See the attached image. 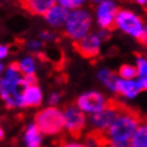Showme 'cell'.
I'll list each match as a JSON object with an SVG mask.
<instances>
[{
	"instance_id": "6da1fadb",
	"label": "cell",
	"mask_w": 147,
	"mask_h": 147,
	"mask_svg": "<svg viewBox=\"0 0 147 147\" xmlns=\"http://www.w3.org/2000/svg\"><path fill=\"white\" fill-rule=\"evenodd\" d=\"M142 121L138 113L125 107L106 131L110 147H131L130 142Z\"/></svg>"
},
{
	"instance_id": "7a4b0ae2",
	"label": "cell",
	"mask_w": 147,
	"mask_h": 147,
	"mask_svg": "<svg viewBox=\"0 0 147 147\" xmlns=\"http://www.w3.org/2000/svg\"><path fill=\"white\" fill-rule=\"evenodd\" d=\"M23 78L19 62H13L9 65L5 76L0 79V96L6 107H20L21 91L19 87L23 86Z\"/></svg>"
},
{
	"instance_id": "3957f363",
	"label": "cell",
	"mask_w": 147,
	"mask_h": 147,
	"mask_svg": "<svg viewBox=\"0 0 147 147\" xmlns=\"http://www.w3.org/2000/svg\"><path fill=\"white\" fill-rule=\"evenodd\" d=\"M115 26L119 28L121 31L126 32L127 35L137 39L138 41L147 44V26L141 18L135 13L120 9L116 15Z\"/></svg>"
},
{
	"instance_id": "277c9868",
	"label": "cell",
	"mask_w": 147,
	"mask_h": 147,
	"mask_svg": "<svg viewBox=\"0 0 147 147\" xmlns=\"http://www.w3.org/2000/svg\"><path fill=\"white\" fill-rule=\"evenodd\" d=\"M35 125L41 134L57 135L65 127L64 112L54 106L46 107L35 115Z\"/></svg>"
},
{
	"instance_id": "5b68a950",
	"label": "cell",
	"mask_w": 147,
	"mask_h": 147,
	"mask_svg": "<svg viewBox=\"0 0 147 147\" xmlns=\"http://www.w3.org/2000/svg\"><path fill=\"white\" fill-rule=\"evenodd\" d=\"M91 24L92 20L90 13L82 9H76L69 14L65 24V35L74 39L75 41L80 40L89 34Z\"/></svg>"
},
{
	"instance_id": "8992f818",
	"label": "cell",
	"mask_w": 147,
	"mask_h": 147,
	"mask_svg": "<svg viewBox=\"0 0 147 147\" xmlns=\"http://www.w3.org/2000/svg\"><path fill=\"white\" fill-rule=\"evenodd\" d=\"M126 107L122 104H120L116 100H109L106 107L102 111L94 113L90 119V122L92 125L94 130L106 132L110 128V126L115 122L117 116L122 112V110Z\"/></svg>"
},
{
	"instance_id": "52a82bcc",
	"label": "cell",
	"mask_w": 147,
	"mask_h": 147,
	"mask_svg": "<svg viewBox=\"0 0 147 147\" xmlns=\"http://www.w3.org/2000/svg\"><path fill=\"white\" fill-rule=\"evenodd\" d=\"M65 127L72 137H80L86 127V117L76 104L66 105L64 109Z\"/></svg>"
},
{
	"instance_id": "ba28073f",
	"label": "cell",
	"mask_w": 147,
	"mask_h": 147,
	"mask_svg": "<svg viewBox=\"0 0 147 147\" xmlns=\"http://www.w3.org/2000/svg\"><path fill=\"white\" fill-rule=\"evenodd\" d=\"M107 102L109 100H106L102 94L96 92V91H89V92L80 95L75 104L82 112L94 115V113L102 111L106 107Z\"/></svg>"
},
{
	"instance_id": "9c48e42d",
	"label": "cell",
	"mask_w": 147,
	"mask_h": 147,
	"mask_svg": "<svg viewBox=\"0 0 147 147\" xmlns=\"http://www.w3.org/2000/svg\"><path fill=\"white\" fill-rule=\"evenodd\" d=\"M101 46V36L98 32H91L84 36L82 39L76 40L74 42V47L81 56L86 59L96 57L100 53Z\"/></svg>"
},
{
	"instance_id": "30bf717a",
	"label": "cell",
	"mask_w": 147,
	"mask_h": 147,
	"mask_svg": "<svg viewBox=\"0 0 147 147\" xmlns=\"http://www.w3.org/2000/svg\"><path fill=\"white\" fill-rule=\"evenodd\" d=\"M116 4L111 0H102L97 6V24L102 30H111L115 28V20L117 15Z\"/></svg>"
},
{
	"instance_id": "8fae6325",
	"label": "cell",
	"mask_w": 147,
	"mask_h": 147,
	"mask_svg": "<svg viewBox=\"0 0 147 147\" xmlns=\"http://www.w3.org/2000/svg\"><path fill=\"white\" fill-rule=\"evenodd\" d=\"M42 102V92L38 85L26 86L21 90L20 107H38Z\"/></svg>"
},
{
	"instance_id": "7c38bea8",
	"label": "cell",
	"mask_w": 147,
	"mask_h": 147,
	"mask_svg": "<svg viewBox=\"0 0 147 147\" xmlns=\"http://www.w3.org/2000/svg\"><path fill=\"white\" fill-rule=\"evenodd\" d=\"M57 0H20L23 8L32 15H45Z\"/></svg>"
},
{
	"instance_id": "4fadbf2b",
	"label": "cell",
	"mask_w": 147,
	"mask_h": 147,
	"mask_svg": "<svg viewBox=\"0 0 147 147\" xmlns=\"http://www.w3.org/2000/svg\"><path fill=\"white\" fill-rule=\"evenodd\" d=\"M141 91H142V86H141L140 80L138 81H135V80L119 79V81L116 84V92L127 98L136 97Z\"/></svg>"
},
{
	"instance_id": "5bb4252c",
	"label": "cell",
	"mask_w": 147,
	"mask_h": 147,
	"mask_svg": "<svg viewBox=\"0 0 147 147\" xmlns=\"http://www.w3.org/2000/svg\"><path fill=\"white\" fill-rule=\"evenodd\" d=\"M69 18V11L67 9L62 8L61 5H55L51 8L49 11L45 14V19L51 26L60 28L62 25L66 24V20Z\"/></svg>"
},
{
	"instance_id": "9a60e30c",
	"label": "cell",
	"mask_w": 147,
	"mask_h": 147,
	"mask_svg": "<svg viewBox=\"0 0 147 147\" xmlns=\"http://www.w3.org/2000/svg\"><path fill=\"white\" fill-rule=\"evenodd\" d=\"M130 145L131 147H147V121L140 123Z\"/></svg>"
},
{
	"instance_id": "2e32d148",
	"label": "cell",
	"mask_w": 147,
	"mask_h": 147,
	"mask_svg": "<svg viewBox=\"0 0 147 147\" xmlns=\"http://www.w3.org/2000/svg\"><path fill=\"white\" fill-rule=\"evenodd\" d=\"M41 132L38 128V126L34 125H30L26 131H25V142H26L28 147H40V143H41Z\"/></svg>"
},
{
	"instance_id": "e0dca14e",
	"label": "cell",
	"mask_w": 147,
	"mask_h": 147,
	"mask_svg": "<svg viewBox=\"0 0 147 147\" xmlns=\"http://www.w3.org/2000/svg\"><path fill=\"white\" fill-rule=\"evenodd\" d=\"M98 79L101 80V82L105 86H107L111 91H115L116 92V84L119 81V78L116 76L115 72L110 71L107 69H102L98 71Z\"/></svg>"
},
{
	"instance_id": "ac0fdd59",
	"label": "cell",
	"mask_w": 147,
	"mask_h": 147,
	"mask_svg": "<svg viewBox=\"0 0 147 147\" xmlns=\"http://www.w3.org/2000/svg\"><path fill=\"white\" fill-rule=\"evenodd\" d=\"M119 76L123 80H134V78L138 76L137 67L132 65H122L119 70Z\"/></svg>"
},
{
	"instance_id": "d6986e66",
	"label": "cell",
	"mask_w": 147,
	"mask_h": 147,
	"mask_svg": "<svg viewBox=\"0 0 147 147\" xmlns=\"http://www.w3.org/2000/svg\"><path fill=\"white\" fill-rule=\"evenodd\" d=\"M19 65H20L21 72H23L24 75H31V74H34V71H35V61L31 56L23 59V60L19 62Z\"/></svg>"
},
{
	"instance_id": "ffe728a7",
	"label": "cell",
	"mask_w": 147,
	"mask_h": 147,
	"mask_svg": "<svg viewBox=\"0 0 147 147\" xmlns=\"http://www.w3.org/2000/svg\"><path fill=\"white\" fill-rule=\"evenodd\" d=\"M136 67H137L138 76L141 79L147 78V57L138 56L136 60Z\"/></svg>"
},
{
	"instance_id": "44dd1931",
	"label": "cell",
	"mask_w": 147,
	"mask_h": 147,
	"mask_svg": "<svg viewBox=\"0 0 147 147\" xmlns=\"http://www.w3.org/2000/svg\"><path fill=\"white\" fill-rule=\"evenodd\" d=\"M59 5H61L62 8L67 9V10H76L80 8L85 0H57Z\"/></svg>"
},
{
	"instance_id": "7402d4cb",
	"label": "cell",
	"mask_w": 147,
	"mask_h": 147,
	"mask_svg": "<svg viewBox=\"0 0 147 147\" xmlns=\"http://www.w3.org/2000/svg\"><path fill=\"white\" fill-rule=\"evenodd\" d=\"M38 84V79L34 74L31 75H24L23 78V87H26V86H34Z\"/></svg>"
},
{
	"instance_id": "603a6c76",
	"label": "cell",
	"mask_w": 147,
	"mask_h": 147,
	"mask_svg": "<svg viewBox=\"0 0 147 147\" xmlns=\"http://www.w3.org/2000/svg\"><path fill=\"white\" fill-rule=\"evenodd\" d=\"M41 46H42V42L39 41V40H32V41H30L28 44V47L32 51H39Z\"/></svg>"
},
{
	"instance_id": "cb8c5ba5",
	"label": "cell",
	"mask_w": 147,
	"mask_h": 147,
	"mask_svg": "<svg viewBox=\"0 0 147 147\" xmlns=\"http://www.w3.org/2000/svg\"><path fill=\"white\" fill-rule=\"evenodd\" d=\"M59 100H60V94L59 92H53L50 95V97H49V104L51 106H55L59 102Z\"/></svg>"
},
{
	"instance_id": "d4e9b609",
	"label": "cell",
	"mask_w": 147,
	"mask_h": 147,
	"mask_svg": "<svg viewBox=\"0 0 147 147\" xmlns=\"http://www.w3.org/2000/svg\"><path fill=\"white\" fill-rule=\"evenodd\" d=\"M59 147H87V146L86 145H81V143H78V142H66V141H62Z\"/></svg>"
},
{
	"instance_id": "484cf974",
	"label": "cell",
	"mask_w": 147,
	"mask_h": 147,
	"mask_svg": "<svg viewBox=\"0 0 147 147\" xmlns=\"http://www.w3.org/2000/svg\"><path fill=\"white\" fill-rule=\"evenodd\" d=\"M9 53V49L5 45H0V59H4Z\"/></svg>"
},
{
	"instance_id": "4316f807",
	"label": "cell",
	"mask_w": 147,
	"mask_h": 147,
	"mask_svg": "<svg viewBox=\"0 0 147 147\" xmlns=\"http://www.w3.org/2000/svg\"><path fill=\"white\" fill-rule=\"evenodd\" d=\"M40 36H41L42 39H45V40H54V35L51 34V32H49V31H42Z\"/></svg>"
},
{
	"instance_id": "83f0119b",
	"label": "cell",
	"mask_w": 147,
	"mask_h": 147,
	"mask_svg": "<svg viewBox=\"0 0 147 147\" xmlns=\"http://www.w3.org/2000/svg\"><path fill=\"white\" fill-rule=\"evenodd\" d=\"M140 82H141L142 90H147V78H145V79H140Z\"/></svg>"
},
{
	"instance_id": "f1b7e54d",
	"label": "cell",
	"mask_w": 147,
	"mask_h": 147,
	"mask_svg": "<svg viewBox=\"0 0 147 147\" xmlns=\"http://www.w3.org/2000/svg\"><path fill=\"white\" fill-rule=\"evenodd\" d=\"M136 3H138L140 5H146V0H135Z\"/></svg>"
},
{
	"instance_id": "f546056e",
	"label": "cell",
	"mask_w": 147,
	"mask_h": 147,
	"mask_svg": "<svg viewBox=\"0 0 147 147\" xmlns=\"http://www.w3.org/2000/svg\"><path fill=\"white\" fill-rule=\"evenodd\" d=\"M3 137H4V131H3V128L0 127V140H3Z\"/></svg>"
},
{
	"instance_id": "4dcf8cb0",
	"label": "cell",
	"mask_w": 147,
	"mask_h": 147,
	"mask_svg": "<svg viewBox=\"0 0 147 147\" xmlns=\"http://www.w3.org/2000/svg\"><path fill=\"white\" fill-rule=\"evenodd\" d=\"M1 72H3V65L0 64V75H1Z\"/></svg>"
},
{
	"instance_id": "1f68e13d",
	"label": "cell",
	"mask_w": 147,
	"mask_h": 147,
	"mask_svg": "<svg viewBox=\"0 0 147 147\" xmlns=\"http://www.w3.org/2000/svg\"><path fill=\"white\" fill-rule=\"evenodd\" d=\"M92 1H100V3H101V1H102V0H92Z\"/></svg>"
},
{
	"instance_id": "d6a6232c",
	"label": "cell",
	"mask_w": 147,
	"mask_h": 147,
	"mask_svg": "<svg viewBox=\"0 0 147 147\" xmlns=\"http://www.w3.org/2000/svg\"><path fill=\"white\" fill-rule=\"evenodd\" d=\"M146 5H147V0H146Z\"/></svg>"
}]
</instances>
